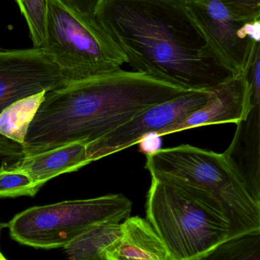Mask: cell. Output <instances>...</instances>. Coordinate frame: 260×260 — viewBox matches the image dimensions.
Wrapping results in <instances>:
<instances>
[{
    "instance_id": "obj_1",
    "label": "cell",
    "mask_w": 260,
    "mask_h": 260,
    "mask_svg": "<svg viewBox=\"0 0 260 260\" xmlns=\"http://www.w3.org/2000/svg\"><path fill=\"white\" fill-rule=\"evenodd\" d=\"M95 19L134 71L191 91L232 76L182 0H97Z\"/></svg>"
},
{
    "instance_id": "obj_2",
    "label": "cell",
    "mask_w": 260,
    "mask_h": 260,
    "mask_svg": "<svg viewBox=\"0 0 260 260\" xmlns=\"http://www.w3.org/2000/svg\"><path fill=\"white\" fill-rule=\"evenodd\" d=\"M190 91L122 69L67 82L45 93L24 145H14L13 157L38 154L73 142L87 146L145 110Z\"/></svg>"
},
{
    "instance_id": "obj_3",
    "label": "cell",
    "mask_w": 260,
    "mask_h": 260,
    "mask_svg": "<svg viewBox=\"0 0 260 260\" xmlns=\"http://www.w3.org/2000/svg\"><path fill=\"white\" fill-rule=\"evenodd\" d=\"M147 221L174 260H195L232 238L227 215L206 191L181 180L152 177Z\"/></svg>"
},
{
    "instance_id": "obj_4",
    "label": "cell",
    "mask_w": 260,
    "mask_h": 260,
    "mask_svg": "<svg viewBox=\"0 0 260 260\" xmlns=\"http://www.w3.org/2000/svg\"><path fill=\"white\" fill-rule=\"evenodd\" d=\"M146 160L151 177L181 180L215 197L228 218L232 238L260 233V200L224 153L184 144L151 151Z\"/></svg>"
},
{
    "instance_id": "obj_5",
    "label": "cell",
    "mask_w": 260,
    "mask_h": 260,
    "mask_svg": "<svg viewBox=\"0 0 260 260\" xmlns=\"http://www.w3.org/2000/svg\"><path fill=\"white\" fill-rule=\"evenodd\" d=\"M40 49L69 82L105 76L127 63L93 15H81L61 0H47L45 38Z\"/></svg>"
},
{
    "instance_id": "obj_6",
    "label": "cell",
    "mask_w": 260,
    "mask_h": 260,
    "mask_svg": "<svg viewBox=\"0 0 260 260\" xmlns=\"http://www.w3.org/2000/svg\"><path fill=\"white\" fill-rule=\"evenodd\" d=\"M133 203L122 194L69 200L29 208L7 226L12 239L37 249L64 248L90 228L121 223L130 217Z\"/></svg>"
},
{
    "instance_id": "obj_7",
    "label": "cell",
    "mask_w": 260,
    "mask_h": 260,
    "mask_svg": "<svg viewBox=\"0 0 260 260\" xmlns=\"http://www.w3.org/2000/svg\"><path fill=\"white\" fill-rule=\"evenodd\" d=\"M223 68L232 76L245 73L260 44V19L235 18L219 0H186Z\"/></svg>"
},
{
    "instance_id": "obj_8",
    "label": "cell",
    "mask_w": 260,
    "mask_h": 260,
    "mask_svg": "<svg viewBox=\"0 0 260 260\" xmlns=\"http://www.w3.org/2000/svg\"><path fill=\"white\" fill-rule=\"evenodd\" d=\"M209 99L208 91H190L177 99L159 104L137 114L99 140L86 146L89 161L127 149L151 134L186 119L205 106Z\"/></svg>"
},
{
    "instance_id": "obj_9",
    "label": "cell",
    "mask_w": 260,
    "mask_h": 260,
    "mask_svg": "<svg viewBox=\"0 0 260 260\" xmlns=\"http://www.w3.org/2000/svg\"><path fill=\"white\" fill-rule=\"evenodd\" d=\"M67 82L41 49H0V113L18 101Z\"/></svg>"
},
{
    "instance_id": "obj_10",
    "label": "cell",
    "mask_w": 260,
    "mask_h": 260,
    "mask_svg": "<svg viewBox=\"0 0 260 260\" xmlns=\"http://www.w3.org/2000/svg\"><path fill=\"white\" fill-rule=\"evenodd\" d=\"M253 105V88L247 73L230 76L209 90V99L204 107L156 136H166L209 125L238 124L247 119Z\"/></svg>"
},
{
    "instance_id": "obj_11",
    "label": "cell",
    "mask_w": 260,
    "mask_h": 260,
    "mask_svg": "<svg viewBox=\"0 0 260 260\" xmlns=\"http://www.w3.org/2000/svg\"><path fill=\"white\" fill-rule=\"evenodd\" d=\"M89 164L86 145L73 142L38 154L20 156L14 163L3 165L27 174L41 189L54 177L78 171Z\"/></svg>"
},
{
    "instance_id": "obj_12",
    "label": "cell",
    "mask_w": 260,
    "mask_h": 260,
    "mask_svg": "<svg viewBox=\"0 0 260 260\" xmlns=\"http://www.w3.org/2000/svg\"><path fill=\"white\" fill-rule=\"evenodd\" d=\"M253 105L246 120L238 123L232 145L224 154L230 159L260 200V96L253 95Z\"/></svg>"
},
{
    "instance_id": "obj_13",
    "label": "cell",
    "mask_w": 260,
    "mask_h": 260,
    "mask_svg": "<svg viewBox=\"0 0 260 260\" xmlns=\"http://www.w3.org/2000/svg\"><path fill=\"white\" fill-rule=\"evenodd\" d=\"M120 239L103 252L101 260H174L146 219L128 217Z\"/></svg>"
},
{
    "instance_id": "obj_14",
    "label": "cell",
    "mask_w": 260,
    "mask_h": 260,
    "mask_svg": "<svg viewBox=\"0 0 260 260\" xmlns=\"http://www.w3.org/2000/svg\"><path fill=\"white\" fill-rule=\"evenodd\" d=\"M122 235V223L106 222L93 226L64 247L67 260H101L103 252Z\"/></svg>"
},
{
    "instance_id": "obj_15",
    "label": "cell",
    "mask_w": 260,
    "mask_h": 260,
    "mask_svg": "<svg viewBox=\"0 0 260 260\" xmlns=\"http://www.w3.org/2000/svg\"><path fill=\"white\" fill-rule=\"evenodd\" d=\"M44 91L18 101L0 113V136L18 146L24 145L27 130L40 105Z\"/></svg>"
},
{
    "instance_id": "obj_16",
    "label": "cell",
    "mask_w": 260,
    "mask_h": 260,
    "mask_svg": "<svg viewBox=\"0 0 260 260\" xmlns=\"http://www.w3.org/2000/svg\"><path fill=\"white\" fill-rule=\"evenodd\" d=\"M195 260H260V233L230 238Z\"/></svg>"
},
{
    "instance_id": "obj_17",
    "label": "cell",
    "mask_w": 260,
    "mask_h": 260,
    "mask_svg": "<svg viewBox=\"0 0 260 260\" xmlns=\"http://www.w3.org/2000/svg\"><path fill=\"white\" fill-rule=\"evenodd\" d=\"M28 27L33 47L40 48L46 35L47 0H15Z\"/></svg>"
},
{
    "instance_id": "obj_18",
    "label": "cell",
    "mask_w": 260,
    "mask_h": 260,
    "mask_svg": "<svg viewBox=\"0 0 260 260\" xmlns=\"http://www.w3.org/2000/svg\"><path fill=\"white\" fill-rule=\"evenodd\" d=\"M39 188L27 174L21 171L0 167V198L35 197Z\"/></svg>"
},
{
    "instance_id": "obj_19",
    "label": "cell",
    "mask_w": 260,
    "mask_h": 260,
    "mask_svg": "<svg viewBox=\"0 0 260 260\" xmlns=\"http://www.w3.org/2000/svg\"><path fill=\"white\" fill-rule=\"evenodd\" d=\"M230 14L241 21L260 19V0H219Z\"/></svg>"
},
{
    "instance_id": "obj_20",
    "label": "cell",
    "mask_w": 260,
    "mask_h": 260,
    "mask_svg": "<svg viewBox=\"0 0 260 260\" xmlns=\"http://www.w3.org/2000/svg\"><path fill=\"white\" fill-rule=\"evenodd\" d=\"M64 4L78 13L93 16L97 0H61Z\"/></svg>"
},
{
    "instance_id": "obj_21",
    "label": "cell",
    "mask_w": 260,
    "mask_h": 260,
    "mask_svg": "<svg viewBox=\"0 0 260 260\" xmlns=\"http://www.w3.org/2000/svg\"><path fill=\"white\" fill-rule=\"evenodd\" d=\"M0 260H8L6 257H5L4 256H3V253H1V251H0Z\"/></svg>"
},
{
    "instance_id": "obj_22",
    "label": "cell",
    "mask_w": 260,
    "mask_h": 260,
    "mask_svg": "<svg viewBox=\"0 0 260 260\" xmlns=\"http://www.w3.org/2000/svg\"><path fill=\"white\" fill-rule=\"evenodd\" d=\"M1 228H2V225H1V224H0V231H1Z\"/></svg>"
},
{
    "instance_id": "obj_23",
    "label": "cell",
    "mask_w": 260,
    "mask_h": 260,
    "mask_svg": "<svg viewBox=\"0 0 260 260\" xmlns=\"http://www.w3.org/2000/svg\"><path fill=\"white\" fill-rule=\"evenodd\" d=\"M182 1H186V0H182Z\"/></svg>"
}]
</instances>
